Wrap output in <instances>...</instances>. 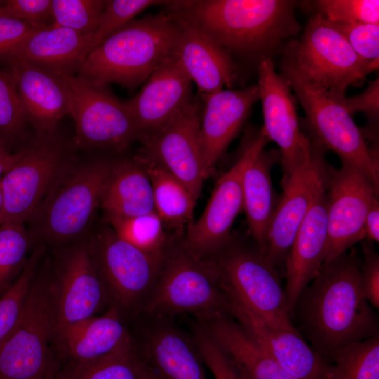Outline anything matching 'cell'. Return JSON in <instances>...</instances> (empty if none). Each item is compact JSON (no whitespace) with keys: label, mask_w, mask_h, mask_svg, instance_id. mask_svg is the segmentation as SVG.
Here are the masks:
<instances>
[{"label":"cell","mask_w":379,"mask_h":379,"mask_svg":"<svg viewBox=\"0 0 379 379\" xmlns=\"http://www.w3.org/2000/svg\"><path fill=\"white\" fill-rule=\"evenodd\" d=\"M223 290L267 323L298 331L293 323L276 267L257 248L231 239L211 258Z\"/></svg>","instance_id":"cell-10"},{"label":"cell","mask_w":379,"mask_h":379,"mask_svg":"<svg viewBox=\"0 0 379 379\" xmlns=\"http://www.w3.org/2000/svg\"><path fill=\"white\" fill-rule=\"evenodd\" d=\"M61 366L50 276L36 272L18 321L0 345V379H55Z\"/></svg>","instance_id":"cell-6"},{"label":"cell","mask_w":379,"mask_h":379,"mask_svg":"<svg viewBox=\"0 0 379 379\" xmlns=\"http://www.w3.org/2000/svg\"><path fill=\"white\" fill-rule=\"evenodd\" d=\"M279 150H262L249 164L243 177V209L250 234L263 254L267 236L279 199L271 179L273 165L280 161Z\"/></svg>","instance_id":"cell-30"},{"label":"cell","mask_w":379,"mask_h":379,"mask_svg":"<svg viewBox=\"0 0 379 379\" xmlns=\"http://www.w3.org/2000/svg\"><path fill=\"white\" fill-rule=\"evenodd\" d=\"M167 1L108 0L100 15L94 34L95 47L105 38L119 29L140 13L154 5H164ZM94 47V48H95Z\"/></svg>","instance_id":"cell-40"},{"label":"cell","mask_w":379,"mask_h":379,"mask_svg":"<svg viewBox=\"0 0 379 379\" xmlns=\"http://www.w3.org/2000/svg\"><path fill=\"white\" fill-rule=\"evenodd\" d=\"M44 252V246L34 247L19 277L0 297V345L18 321L28 288Z\"/></svg>","instance_id":"cell-37"},{"label":"cell","mask_w":379,"mask_h":379,"mask_svg":"<svg viewBox=\"0 0 379 379\" xmlns=\"http://www.w3.org/2000/svg\"><path fill=\"white\" fill-rule=\"evenodd\" d=\"M3 211V197H2V193L0 188V218Z\"/></svg>","instance_id":"cell-49"},{"label":"cell","mask_w":379,"mask_h":379,"mask_svg":"<svg viewBox=\"0 0 379 379\" xmlns=\"http://www.w3.org/2000/svg\"><path fill=\"white\" fill-rule=\"evenodd\" d=\"M365 239L370 241H379V203L375 198L367 213L364 222Z\"/></svg>","instance_id":"cell-47"},{"label":"cell","mask_w":379,"mask_h":379,"mask_svg":"<svg viewBox=\"0 0 379 379\" xmlns=\"http://www.w3.org/2000/svg\"><path fill=\"white\" fill-rule=\"evenodd\" d=\"M37 27L29 22L0 15V58Z\"/></svg>","instance_id":"cell-46"},{"label":"cell","mask_w":379,"mask_h":379,"mask_svg":"<svg viewBox=\"0 0 379 379\" xmlns=\"http://www.w3.org/2000/svg\"><path fill=\"white\" fill-rule=\"evenodd\" d=\"M310 140L308 157L281 182L283 193L268 229L264 255L275 267L285 263L302 222L317 195L327 187L326 149Z\"/></svg>","instance_id":"cell-15"},{"label":"cell","mask_w":379,"mask_h":379,"mask_svg":"<svg viewBox=\"0 0 379 379\" xmlns=\"http://www.w3.org/2000/svg\"><path fill=\"white\" fill-rule=\"evenodd\" d=\"M326 361L322 379H379V336L338 349Z\"/></svg>","instance_id":"cell-33"},{"label":"cell","mask_w":379,"mask_h":379,"mask_svg":"<svg viewBox=\"0 0 379 379\" xmlns=\"http://www.w3.org/2000/svg\"><path fill=\"white\" fill-rule=\"evenodd\" d=\"M105 4L103 0H52V25L94 34Z\"/></svg>","instance_id":"cell-38"},{"label":"cell","mask_w":379,"mask_h":379,"mask_svg":"<svg viewBox=\"0 0 379 379\" xmlns=\"http://www.w3.org/2000/svg\"><path fill=\"white\" fill-rule=\"evenodd\" d=\"M313 3L317 13L332 22H379L378 0H318Z\"/></svg>","instance_id":"cell-39"},{"label":"cell","mask_w":379,"mask_h":379,"mask_svg":"<svg viewBox=\"0 0 379 379\" xmlns=\"http://www.w3.org/2000/svg\"><path fill=\"white\" fill-rule=\"evenodd\" d=\"M360 269L353 250L324 262L297 302L302 328L325 359L338 349L378 335V318L361 291Z\"/></svg>","instance_id":"cell-2"},{"label":"cell","mask_w":379,"mask_h":379,"mask_svg":"<svg viewBox=\"0 0 379 379\" xmlns=\"http://www.w3.org/2000/svg\"><path fill=\"white\" fill-rule=\"evenodd\" d=\"M296 1H167L166 12L192 27L230 53L258 61L271 57L283 42L295 36L300 25Z\"/></svg>","instance_id":"cell-1"},{"label":"cell","mask_w":379,"mask_h":379,"mask_svg":"<svg viewBox=\"0 0 379 379\" xmlns=\"http://www.w3.org/2000/svg\"><path fill=\"white\" fill-rule=\"evenodd\" d=\"M139 156L151 180L154 211L166 229L174 232L173 236L184 237L193 222L197 199L175 176L143 155Z\"/></svg>","instance_id":"cell-31"},{"label":"cell","mask_w":379,"mask_h":379,"mask_svg":"<svg viewBox=\"0 0 379 379\" xmlns=\"http://www.w3.org/2000/svg\"><path fill=\"white\" fill-rule=\"evenodd\" d=\"M14 156L15 153H11L8 149L0 145V180L13 162Z\"/></svg>","instance_id":"cell-48"},{"label":"cell","mask_w":379,"mask_h":379,"mask_svg":"<svg viewBox=\"0 0 379 379\" xmlns=\"http://www.w3.org/2000/svg\"><path fill=\"white\" fill-rule=\"evenodd\" d=\"M326 189L314 199L295 234L285 260L284 293L291 317L295 310L300 294L317 276L326 259L328 246V196Z\"/></svg>","instance_id":"cell-23"},{"label":"cell","mask_w":379,"mask_h":379,"mask_svg":"<svg viewBox=\"0 0 379 379\" xmlns=\"http://www.w3.org/2000/svg\"><path fill=\"white\" fill-rule=\"evenodd\" d=\"M94 47V34L51 25L31 32L2 58L15 57L58 75L76 74Z\"/></svg>","instance_id":"cell-27"},{"label":"cell","mask_w":379,"mask_h":379,"mask_svg":"<svg viewBox=\"0 0 379 379\" xmlns=\"http://www.w3.org/2000/svg\"><path fill=\"white\" fill-rule=\"evenodd\" d=\"M106 220L121 239L163 260L169 237L163 221L155 211L132 218Z\"/></svg>","instance_id":"cell-34"},{"label":"cell","mask_w":379,"mask_h":379,"mask_svg":"<svg viewBox=\"0 0 379 379\" xmlns=\"http://www.w3.org/2000/svg\"><path fill=\"white\" fill-rule=\"evenodd\" d=\"M180 31L167 12L133 19L93 48L76 74L96 85L133 90L171 54Z\"/></svg>","instance_id":"cell-3"},{"label":"cell","mask_w":379,"mask_h":379,"mask_svg":"<svg viewBox=\"0 0 379 379\" xmlns=\"http://www.w3.org/2000/svg\"><path fill=\"white\" fill-rule=\"evenodd\" d=\"M360 286L362 293L372 307L379 308V257L368 244L363 245Z\"/></svg>","instance_id":"cell-44"},{"label":"cell","mask_w":379,"mask_h":379,"mask_svg":"<svg viewBox=\"0 0 379 379\" xmlns=\"http://www.w3.org/2000/svg\"><path fill=\"white\" fill-rule=\"evenodd\" d=\"M270 140L261 128L246 142L237 162L215 182L200 217L187 228L184 241L197 255L211 258L232 239L230 231L243 209V177Z\"/></svg>","instance_id":"cell-14"},{"label":"cell","mask_w":379,"mask_h":379,"mask_svg":"<svg viewBox=\"0 0 379 379\" xmlns=\"http://www.w3.org/2000/svg\"><path fill=\"white\" fill-rule=\"evenodd\" d=\"M55 329L60 340L74 324L97 314L108 298L92 257L88 239L65 246L49 273Z\"/></svg>","instance_id":"cell-13"},{"label":"cell","mask_w":379,"mask_h":379,"mask_svg":"<svg viewBox=\"0 0 379 379\" xmlns=\"http://www.w3.org/2000/svg\"><path fill=\"white\" fill-rule=\"evenodd\" d=\"M361 58L373 61L379 57V24L332 22Z\"/></svg>","instance_id":"cell-42"},{"label":"cell","mask_w":379,"mask_h":379,"mask_svg":"<svg viewBox=\"0 0 379 379\" xmlns=\"http://www.w3.org/2000/svg\"><path fill=\"white\" fill-rule=\"evenodd\" d=\"M59 75L71 95L76 146L121 151L139 140L131 112L107 86L92 84L77 74Z\"/></svg>","instance_id":"cell-12"},{"label":"cell","mask_w":379,"mask_h":379,"mask_svg":"<svg viewBox=\"0 0 379 379\" xmlns=\"http://www.w3.org/2000/svg\"><path fill=\"white\" fill-rule=\"evenodd\" d=\"M33 245L23 223L0 225V297L23 270Z\"/></svg>","instance_id":"cell-35"},{"label":"cell","mask_w":379,"mask_h":379,"mask_svg":"<svg viewBox=\"0 0 379 379\" xmlns=\"http://www.w3.org/2000/svg\"><path fill=\"white\" fill-rule=\"evenodd\" d=\"M152 373L135 343L92 362L62 366L55 379H150Z\"/></svg>","instance_id":"cell-32"},{"label":"cell","mask_w":379,"mask_h":379,"mask_svg":"<svg viewBox=\"0 0 379 379\" xmlns=\"http://www.w3.org/2000/svg\"><path fill=\"white\" fill-rule=\"evenodd\" d=\"M140 312L153 319L192 314L201 320L230 314V307L213 260L192 253L184 237L171 236L156 284Z\"/></svg>","instance_id":"cell-4"},{"label":"cell","mask_w":379,"mask_h":379,"mask_svg":"<svg viewBox=\"0 0 379 379\" xmlns=\"http://www.w3.org/2000/svg\"><path fill=\"white\" fill-rule=\"evenodd\" d=\"M0 15L37 27H47L53 20L52 0H8L0 1Z\"/></svg>","instance_id":"cell-43"},{"label":"cell","mask_w":379,"mask_h":379,"mask_svg":"<svg viewBox=\"0 0 379 379\" xmlns=\"http://www.w3.org/2000/svg\"><path fill=\"white\" fill-rule=\"evenodd\" d=\"M193 340L215 379H245L230 355L199 324L194 328Z\"/></svg>","instance_id":"cell-41"},{"label":"cell","mask_w":379,"mask_h":379,"mask_svg":"<svg viewBox=\"0 0 379 379\" xmlns=\"http://www.w3.org/2000/svg\"><path fill=\"white\" fill-rule=\"evenodd\" d=\"M0 64L11 73L28 122L37 133L52 132L62 118L71 117V95L60 75L12 56L1 58Z\"/></svg>","instance_id":"cell-21"},{"label":"cell","mask_w":379,"mask_h":379,"mask_svg":"<svg viewBox=\"0 0 379 379\" xmlns=\"http://www.w3.org/2000/svg\"><path fill=\"white\" fill-rule=\"evenodd\" d=\"M109 161L71 165L28 221L34 246H67L83 239L100 203Z\"/></svg>","instance_id":"cell-5"},{"label":"cell","mask_w":379,"mask_h":379,"mask_svg":"<svg viewBox=\"0 0 379 379\" xmlns=\"http://www.w3.org/2000/svg\"><path fill=\"white\" fill-rule=\"evenodd\" d=\"M200 107L192 100L170 124L141 138L142 155L181 181L197 200L206 179L199 141Z\"/></svg>","instance_id":"cell-18"},{"label":"cell","mask_w":379,"mask_h":379,"mask_svg":"<svg viewBox=\"0 0 379 379\" xmlns=\"http://www.w3.org/2000/svg\"><path fill=\"white\" fill-rule=\"evenodd\" d=\"M140 347L161 379H206L204 361L193 340L167 319H154Z\"/></svg>","instance_id":"cell-25"},{"label":"cell","mask_w":379,"mask_h":379,"mask_svg":"<svg viewBox=\"0 0 379 379\" xmlns=\"http://www.w3.org/2000/svg\"><path fill=\"white\" fill-rule=\"evenodd\" d=\"M52 132L36 136L15 153L0 180L3 211L0 225L28 222L55 185L72 165L67 147Z\"/></svg>","instance_id":"cell-9"},{"label":"cell","mask_w":379,"mask_h":379,"mask_svg":"<svg viewBox=\"0 0 379 379\" xmlns=\"http://www.w3.org/2000/svg\"><path fill=\"white\" fill-rule=\"evenodd\" d=\"M225 293L231 316L288 373L298 379L324 378L328 362L309 346L299 331L267 323Z\"/></svg>","instance_id":"cell-20"},{"label":"cell","mask_w":379,"mask_h":379,"mask_svg":"<svg viewBox=\"0 0 379 379\" xmlns=\"http://www.w3.org/2000/svg\"><path fill=\"white\" fill-rule=\"evenodd\" d=\"M150 379H161L158 375L153 371V373H152V377Z\"/></svg>","instance_id":"cell-50"},{"label":"cell","mask_w":379,"mask_h":379,"mask_svg":"<svg viewBox=\"0 0 379 379\" xmlns=\"http://www.w3.org/2000/svg\"><path fill=\"white\" fill-rule=\"evenodd\" d=\"M284 59L305 79L338 97L378 68V59L366 60L321 14L312 15L298 39L284 48Z\"/></svg>","instance_id":"cell-8"},{"label":"cell","mask_w":379,"mask_h":379,"mask_svg":"<svg viewBox=\"0 0 379 379\" xmlns=\"http://www.w3.org/2000/svg\"><path fill=\"white\" fill-rule=\"evenodd\" d=\"M124 319L117 308L109 307L67 328L60 340L62 366L92 362L133 345Z\"/></svg>","instance_id":"cell-24"},{"label":"cell","mask_w":379,"mask_h":379,"mask_svg":"<svg viewBox=\"0 0 379 379\" xmlns=\"http://www.w3.org/2000/svg\"><path fill=\"white\" fill-rule=\"evenodd\" d=\"M88 241L109 307L117 308L124 319L140 312L156 284L163 260L121 239L109 226Z\"/></svg>","instance_id":"cell-11"},{"label":"cell","mask_w":379,"mask_h":379,"mask_svg":"<svg viewBox=\"0 0 379 379\" xmlns=\"http://www.w3.org/2000/svg\"><path fill=\"white\" fill-rule=\"evenodd\" d=\"M28 120L15 80L0 68V145L7 149L25 136Z\"/></svg>","instance_id":"cell-36"},{"label":"cell","mask_w":379,"mask_h":379,"mask_svg":"<svg viewBox=\"0 0 379 379\" xmlns=\"http://www.w3.org/2000/svg\"><path fill=\"white\" fill-rule=\"evenodd\" d=\"M100 206L105 218H128L154 211L152 187L140 156L112 162Z\"/></svg>","instance_id":"cell-28"},{"label":"cell","mask_w":379,"mask_h":379,"mask_svg":"<svg viewBox=\"0 0 379 379\" xmlns=\"http://www.w3.org/2000/svg\"><path fill=\"white\" fill-rule=\"evenodd\" d=\"M258 76L257 86L264 120L261 131L279 147L282 182L308 157L311 140L300 131L295 96L287 80L276 72L271 59L260 62Z\"/></svg>","instance_id":"cell-16"},{"label":"cell","mask_w":379,"mask_h":379,"mask_svg":"<svg viewBox=\"0 0 379 379\" xmlns=\"http://www.w3.org/2000/svg\"><path fill=\"white\" fill-rule=\"evenodd\" d=\"M178 23L181 31L171 54L196 84L199 96L222 90L224 86L231 88L237 69L231 53L199 30Z\"/></svg>","instance_id":"cell-26"},{"label":"cell","mask_w":379,"mask_h":379,"mask_svg":"<svg viewBox=\"0 0 379 379\" xmlns=\"http://www.w3.org/2000/svg\"><path fill=\"white\" fill-rule=\"evenodd\" d=\"M191 84L172 54L152 71L139 93L124 102L139 128V140L165 127L192 102Z\"/></svg>","instance_id":"cell-19"},{"label":"cell","mask_w":379,"mask_h":379,"mask_svg":"<svg viewBox=\"0 0 379 379\" xmlns=\"http://www.w3.org/2000/svg\"><path fill=\"white\" fill-rule=\"evenodd\" d=\"M204 102L199 129L206 178L238 135L251 107L260 99L257 85L238 90H220L200 95Z\"/></svg>","instance_id":"cell-22"},{"label":"cell","mask_w":379,"mask_h":379,"mask_svg":"<svg viewBox=\"0 0 379 379\" xmlns=\"http://www.w3.org/2000/svg\"><path fill=\"white\" fill-rule=\"evenodd\" d=\"M327 188L328 246L324 262L365 239V219L373 200L378 197V191L362 173L344 165L338 170L328 168Z\"/></svg>","instance_id":"cell-17"},{"label":"cell","mask_w":379,"mask_h":379,"mask_svg":"<svg viewBox=\"0 0 379 379\" xmlns=\"http://www.w3.org/2000/svg\"><path fill=\"white\" fill-rule=\"evenodd\" d=\"M281 75L304 109L309 137L336 153L342 165L362 173L379 191L376 152L368 148L363 132L343 105L345 97L335 96L310 83L284 58Z\"/></svg>","instance_id":"cell-7"},{"label":"cell","mask_w":379,"mask_h":379,"mask_svg":"<svg viewBox=\"0 0 379 379\" xmlns=\"http://www.w3.org/2000/svg\"><path fill=\"white\" fill-rule=\"evenodd\" d=\"M225 350L245 379H298L288 373L230 315L199 320Z\"/></svg>","instance_id":"cell-29"},{"label":"cell","mask_w":379,"mask_h":379,"mask_svg":"<svg viewBox=\"0 0 379 379\" xmlns=\"http://www.w3.org/2000/svg\"><path fill=\"white\" fill-rule=\"evenodd\" d=\"M343 103L350 114L357 112L366 114L370 122H378L379 114L378 78L372 81L361 94L352 98H344Z\"/></svg>","instance_id":"cell-45"}]
</instances>
